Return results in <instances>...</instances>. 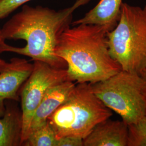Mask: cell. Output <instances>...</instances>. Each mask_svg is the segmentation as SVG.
I'll return each instance as SVG.
<instances>
[{
    "label": "cell",
    "instance_id": "1",
    "mask_svg": "<svg viewBox=\"0 0 146 146\" xmlns=\"http://www.w3.org/2000/svg\"><path fill=\"white\" fill-rule=\"evenodd\" d=\"M91 0H76L73 5L56 11L37 5H23L20 11L7 21L1 29L5 40H23V47H14L3 42L0 54L14 52L41 61L52 67L67 69L62 59L54 54V49L63 32L70 26L74 12Z\"/></svg>",
    "mask_w": 146,
    "mask_h": 146
},
{
    "label": "cell",
    "instance_id": "2",
    "mask_svg": "<svg viewBox=\"0 0 146 146\" xmlns=\"http://www.w3.org/2000/svg\"><path fill=\"white\" fill-rule=\"evenodd\" d=\"M104 27L80 24L68 27L60 37L54 54L67 64L69 80L95 84L121 70L111 57Z\"/></svg>",
    "mask_w": 146,
    "mask_h": 146
},
{
    "label": "cell",
    "instance_id": "3",
    "mask_svg": "<svg viewBox=\"0 0 146 146\" xmlns=\"http://www.w3.org/2000/svg\"><path fill=\"white\" fill-rule=\"evenodd\" d=\"M112 115L111 110L94 94L90 84L79 83L48 121L57 139L71 136L84 140L96 125Z\"/></svg>",
    "mask_w": 146,
    "mask_h": 146
},
{
    "label": "cell",
    "instance_id": "4",
    "mask_svg": "<svg viewBox=\"0 0 146 146\" xmlns=\"http://www.w3.org/2000/svg\"><path fill=\"white\" fill-rule=\"evenodd\" d=\"M107 37L110 55L122 70L140 74L146 68V7L122 2L119 22Z\"/></svg>",
    "mask_w": 146,
    "mask_h": 146
},
{
    "label": "cell",
    "instance_id": "5",
    "mask_svg": "<svg viewBox=\"0 0 146 146\" xmlns=\"http://www.w3.org/2000/svg\"><path fill=\"white\" fill-rule=\"evenodd\" d=\"M90 86L102 102L120 115L128 125L137 123L146 116L140 74L121 70L110 78Z\"/></svg>",
    "mask_w": 146,
    "mask_h": 146
},
{
    "label": "cell",
    "instance_id": "6",
    "mask_svg": "<svg viewBox=\"0 0 146 146\" xmlns=\"http://www.w3.org/2000/svg\"><path fill=\"white\" fill-rule=\"evenodd\" d=\"M33 64L31 74L19 93L23 120L21 146L29 134L34 113L48 91L56 84L69 80L67 69L56 68L41 61H34Z\"/></svg>",
    "mask_w": 146,
    "mask_h": 146
},
{
    "label": "cell",
    "instance_id": "7",
    "mask_svg": "<svg viewBox=\"0 0 146 146\" xmlns=\"http://www.w3.org/2000/svg\"><path fill=\"white\" fill-rule=\"evenodd\" d=\"M33 64L25 58H11L8 66L0 73V117L5 111V102L20 100V90L31 74Z\"/></svg>",
    "mask_w": 146,
    "mask_h": 146
},
{
    "label": "cell",
    "instance_id": "8",
    "mask_svg": "<svg viewBox=\"0 0 146 146\" xmlns=\"http://www.w3.org/2000/svg\"><path fill=\"white\" fill-rule=\"evenodd\" d=\"M128 125L122 120L102 121L84 140V146H127Z\"/></svg>",
    "mask_w": 146,
    "mask_h": 146
},
{
    "label": "cell",
    "instance_id": "9",
    "mask_svg": "<svg viewBox=\"0 0 146 146\" xmlns=\"http://www.w3.org/2000/svg\"><path fill=\"white\" fill-rule=\"evenodd\" d=\"M76 84L70 80L66 81L48 91L34 113L29 134L47 122L49 117L68 98Z\"/></svg>",
    "mask_w": 146,
    "mask_h": 146
},
{
    "label": "cell",
    "instance_id": "10",
    "mask_svg": "<svg viewBox=\"0 0 146 146\" xmlns=\"http://www.w3.org/2000/svg\"><path fill=\"white\" fill-rule=\"evenodd\" d=\"M122 2V0H100L84 17L73 21L71 25H95L104 27L108 32L111 31L116 26L119 20Z\"/></svg>",
    "mask_w": 146,
    "mask_h": 146
},
{
    "label": "cell",
    "instance_id": "11",
    "mask_svg": "<svg viewBox=\"0 0 146 146\" xmlns=\"http://www.w3.org/2000/svg\"><path fill=\"white\" fill-rule=\"evenodd\" d=\"M16 102H5V111L0 117V146H21L22 114Z\"/></svg>",
    "mask_w": 146,
    "mask_h": 146
},
{
    "label": "cell",
    "instance_id": "12",
    "mask_svg": "<svg viewBox=\"0 0 146 146\" xmlns=\"http://www.w3.org/2000/svg\"><path fill=\"white\" fill-rule=\"evenodd\" d=\"M56 142L55 133L47 121L41 127L31 131L22 146H56Z\"/></svg>",
    "mask_w": 146,
    "mask_h": 146
},
{
    "label": "cell",
    "instance_id": "13",
    "mask_svg": "<svg viewBox=\"0 0 146 146\" xmlns=\"http://www.w3.org/2000/svg\"><path fill=\"white\" fill-rule=\"evenodd\" d=\"M127 146H146V116L128 125Z\"/></svg>",
    "mask_w": 146,
    "mask_h": 146
},
{
    "label": "cell",
    "instance_id": "14",
    "mask_svg": "<svg viewBox=\"0 0 146 146\" xmlns=\"http://www.w3.org/2000/svg\"><path fill=\"white\" fill-rule=\"evenodd\" d=\"M31 0H0V20L9 15L19 7Z\"/></svg>",
    "mask_w": 146,
    "mask_h": 146
},
{
    "label": "cell",
    "instance_id": "15",
    "mask_svg": "<svg viewBox=\"0 0 146 146\" xmlns=\"http://www.w3.org/2000/svg\"><path fill=\"white\" fill-rule=\"evenodd\" d=\"M83 139L71 136H65L57 139L56 146H83Z\"/></svg>",
    "mask_w": 146,
    "mask_h": 146
},
{
    "label": "cell",
    "instance_id": "16",
    "mask_svg": "<svg viewBox=\"0 0 146 146\" xmlns=\"http://www.w3.org/2000/svg\"><path fill=\"white\" fill-rule=\"evenodd\" d=\"M141 78L142 79V94L145 100L146 106V67L140 74Z\"/></svg>",
    "mask_w": 146,
    "mask_h": 146
},
{
    "label": "cell",
    "instance_id": "17",
    "mask_svg": "<svg viewBox=\"0 0 146 146\" xmlns=\"http://www.w3.org/2000/svg\"><path fill=\"white\" fill-rule=\"evenodd\" d=\"M5 42V40L2 36V33H1V29H0V46L3 42ZM9 63V62H7L0 57V73L3 70H4L5 68L8 66Z\"/></svg>",
    "mask_w": 146,
    "mask_h": 146
},
{
    "label": "cell",
    "instance_id": "18",
    "mask_svg": "<svg viewBox=\"0 0 146 146\" xmlns=\"http://www.w3.org/2000/svg\"><path fill=\"white\" fill-rule=\"evenodd\" d=\"M145 7H146V5H145Z\"/></svg>",
    "mask_w": 146,
    "mask_h": 146
}]
</instances>
